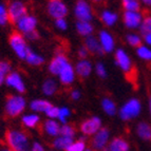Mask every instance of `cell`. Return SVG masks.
Returning a JSON list of instances; mask_svg holds the SVG:
<instances>
[{
    "label": "cell",
    "instance_id": "cell-1",
    "mask_svg": "<svg viewBox=\"0 0 151 151\" xmlns=\"http://www.w3.org/2000/svg\"><path fill=\"white\" fill-rule=\"evenodd\" d=\"M5 142L13 151H30V141L28 135L20 130H10L5 133Z\"/></svg>",
    "mask_w": 151,
    "mask_h": 151
},
{
    "label": "cell",
    "instance_id": "cell-2",
    "mask_svg": "<svg viewBox=\"0 0 151 151\" xmlns=\"http://www.w3.org/2000/svg\"><path fill=\"white\" fill-rule=\"evenodd\" d=\"M25 106L27 101L21 95H11L6 98L5 114L10 117H16L24 111Z\"/></svg>",
    "mask_w": 151,
    "mask_h": 151
},
{
    "label": "cell",
    "instance_id": "cell-3",
    "mask_svg": "<svg viewBox=\"0 0 151 151\" xmlns=\"http://www.w3.org/2000/svg\"><path fill=\"white\" fill-rule=\"evenodd\" d=\"M142 111V104L137 98H130L119 109V117L123 121H131L139 115Z\"/></svg>",
    "mask_w": 151,
    "mask_h": 151
},
{
    "label": "cell",
    "instance_id": "cell-4",
    "mask_svg": "<svg viewBox=\"0 0 151 151\" xmlns=\"http://www.w3.org/2000/svg\"><path fill=\"white\" fill-rule=\"evenodd\" d=\"M10 45L12 50L14 51V53L18 56V58L25 59L29 51H30V48L21 33L14 32L10 36Z\"/></svg>",
    "mask_w": 151,
    "mask_h": 151
},
{
    "label": "cell",
    "instance_id": "cell-5",
    "mask_svg": "<svg viewBox=\"0 0 151 151\" xmlns=\"http://www.w3.org/2000/svg\"><path fill=\"white\" fill-rule=\"evenodd\" d=\"M115 63L116 65L123 71L125 74H131L134 72V68H133V63L131 60L130 56L127 53L126 51L123 50V49H117L115 51Z\"/></svg>",
    "mask_w": 151,
    "mask_h": 151
},
{
    "label": "cell",
    "instance_id": "cell-6",
    "mask_svg": "<svg viewBox=\"0 0 151 151\" xmlns=\"http://www.w3.org/2000/svg\"><path fill=\"white\" fill-rule=\"evenodd\" d=\"M48 14L54 19L65 18L68 14V8L63 0H48L47 3Z\"/></svg>",
    "mask_w": 151,
    "mask_h": 151
},
{
    "label": "cell",
    "instance_id": "cell-7",
    "mask_svg": "<svg viewBox=\"0 0 151 151\" xmlns=\"http://www.w3.org/2000/svg\"><path fill=\"white\" fill-rule=\"evenodd\" d=\"M8 12L10 21L13 23H16L18 20H20L23 16L28 14V9L22 1L16 0V1H12L8 5Z\"/></svg>",
    "mask_w": 151,
    "mask_h": 151
},
{
    "label": "cell",
    "instance_id": "cell-8",
    "mask_svg": "<svg viewBox=\"0 0 151 151\" xmlns=\"http://www.w3.org/2000/svg\"><path fill=\"white\" fill-rule=\"evenodd\" d=\"M74 14L78 21H91L93 18V12L91 5L86 0H78L74 8Z\"/></svg>",
    "mask_w": 151,
    "mask_h": 151
},
{
    "label": "cell",
    "instance_id": "cell-9",
    "mask_svg": "<svg viewBox=\"0 0 151 151\" xmlns=\"http://www.w3.org/2000/svg\"><path fill=\"white\" fill-rule=\"evenodd\" d=\"M109 137H110V132L107 128H101L95 133L91 139V146L95 151H103L108 147Z\"/></svg>",
    "mask_w": 151,
    "mask_h": 151
},
{
    "label": "cell",
    "instance_id": "cell-10",
    "mask_svg": "<svg viewBox=\"0 0 151 151\" xmlns=\"http://www.w3.org/2000/svg\"><path fill=\"white\" fill-rule=\"evenodd\" d=\"M143 19L144 15L141 13V11H139V12H124L123 14L124 25L129 30L139 29Z\"/></svg>",
    "mask_w": 151,
    "mask_h": 151
},
{
    "label": "cell",
    "instance_id": "cell-11",
    "mask_svg": "<svg viewBox=\"0 0 151 151\" xmlns=\"http://www.w3.org/2000/svg\"><path fill=\"white\" fill-rule=\"evenodd\" d=\"M17 25V30L21 34H29V33L36 31V27H37V18L34 15H30L27 14L25 16H23L20 20H18L16 22Z\"/></svg>",
    "mask_w": 151,
    "mask_h": 151
},
{
    "label": "cell",
    "instance_id": "cell-12",
    "mask_svg": "<svg viewBox=\"0 0 151 151\" xmlns=\"http://www.w3.org/2000/svg\"><path fill=\"white\" fill-rule=\"evenodd\" d=\"M101 129V121L97 116H93L81 124V131L85 135H94Z\"/></svg>",
    "mask_w": 151,
    "mask_h": 151
},
{
    "label": "cell",
    "instance_id": "cell-13",
    "mask_svg": "<svg viewBox=\"0 0 151 151\" xmlns=\"http://www.w3.org/2000/svg\"><path fill=\"white\" fill-rule=\"evenodd\" d=\"M5 85L18 93H23L25 91V83L18 72H11L5 77Z\"/></svg>",
    "mask_w": 151,
    "mask_h": 151
},
{
    "label": "cell",
    "instance_id": "cell-14",
    "mask_svg": "<svg viewBox=\"0 0 151 151\" xmlns=\"http://www.w3.org/2000/svg\"><path fill=\"white\" fill-rule=\"evenodd\" d=\"M97 38L104 53H111L115 50V39L112 36V34H110L108 31H101Z\"/></svg>",
    "mask_w": 151,
    "mask_h": 151
},
{
    "label": "cell",
    "instance_id": "cell-15",
    "mask_svg": "<svg viewBox=\"0 0 151 151\" xmlns=\"http://www.w3.org/2000/svg\"><path fill=\"white\" fill-rule=\"evenodd\" d=\"M69 63L68 57L63 53H58L52 58L50 65H49V71L52 75H57L60 73V71Z\"/></svg>",
    "mask_w": 151,
    "mask_h": 151
},
{
    "label": "cell",
    "instance_id": "cell-16",
    "mask_svg": "<svg viewBox=\"0 0 151 151\" xmlns=\"http://www.w3.org/2000/svg\"><path fill=\"white\" fill-rule=\"evenodd\" d=\"M75 69L70 63L65 65V68L60 71V73L58 74L59 81L63 85L65 86H69L71 83H73V81H75Z\"/></svg>",
    "mask_w": 151,
    "mask_h": 151
},
{
    "label": "cell",
    "instance_id": "cell-17",
    "mask_svg": "<svg viewBox=\"0 0 151 151\" xmlns=\"http://www.w3.org/2000/svg\"><path fill=\"white\" fill-rule=\"evenodd\" d=\"M92 72V63L88 59H81L75 65V73L78 77L87 78Z\"/></svg>",
    "mask_w": 151,
    "mask_h": 151
},
{
    "label": "cell",
    "instance_id": "cell-18",
    "mask_svg": "<svg viewBox=\"0 0 151 151\" xmlns=\"http://www.w3.org/2000/svg\"><path fill=\"white\" fill-rule=\"evenodd\" d=\"M85 47L88 49V51L92 54H96V55H101L104 54V51L101 49L98 38L94 37V36H89L86 37V41H85Z\"/></svg>",
    "mask_w": 151,
    "mask_h": 151
},
{
    "label": "cell",
    "instance_id": "cell-19",
    "mask_svg": "<svg viewBox=\"0 0 151 151\" xmlns=\"http://www.w3.org/2000/svg\"><path fill=\"white\" fill-rule=\"evenodd\" d=\"M136 134L143 141H151V125L147 122H139L136 126Z\"/></svg>",
    "mask_w": 151,
    "mask_h": 151
},
{
    "label": "cell",
    "instance_id": "cell-20",
    "mask_svg": "<svg viewBox=\"0 0 151 151\" xmlns=\"http://www.w3.org/2000/svg\"><path fill=\"white\" fill-rule=\"evenodd\" d=\"M61 126L54 119H47L43 123V130L48 135L50 136H58L60 135Z\"/></svg>",
    "mask_w": 151,
    "mask_h": 151
},
{
    "label": "cell",
    "instance_id": "cell-21",
    "mask_svg": "<svg viewBox=\"0 0 151 151\" xmlns=\"http://www.w3.org/2000/svg\"><path fill=\"white\" fill-rule=\"evenodd\" d=\"M108 151H129V144L124 137H114L108 145Z\"/></svg>",
    "mask_w": 151,
    "mask_h": 151
},
{
    "label": "cell",
    "instance_id": "cell-22",
    "mask_svg": "<svg viewBox=\"0 0 151 151\" xmlns=\"http://www.w3.org/2000/svg\"><path fill=\"white\" fill-rule=\"evenodd\" d=\"M76 30H77V33L81 36L89 37V36L92 35V33L94 31V27L91 23V21H77Z\"/></svg>",
    "mask_w": 151,
    "mask_h": 151
},
{
    "label": "cell",
    "instance_id": "cell-23",
    "mask_svg": "<svg viewBox=\"0 0 151 151\" xmlns=\"http://www.w3.org/2000/svg\"><path fill=\"white\" fill-rule=\"evenodd\" d=\"M58 89L57 86V81L53 78H48L45 79L42 83V87H41V90H42L43 94L47 96H52L56 93V91Z\"/></svg>",
    "mask_w": 151,
    "mask_h": 151
},
{
    "label": "cell",
    "instance_id": "cell-24",
    "mask_svg": "<svg viewBox=\"0 0 151 151\" xmlns=\"http://www.w3.org/2000/svg\"><path fill=\"white\" fill-rule=\"evenodd\" d=\"M101 19L104 22V24H106L107 27H113L117 20H119V16L117 14L110 10H105L101 14Z\"/></svg>",
    "mask_w": 151,
    "mask_h": 151
},
{
    "label": "cell",
    "instance_id": "cell-25",
    "mask_svg": "<svg viewBox=\"0 0 151 151\" xmlns=\"http://www.w3.org/2000/svg\"><path fill=\"white\" fill-rule=\"evenodd\" d=\"M51 106L52 104L45 99H35L30 104V108L34 112H43V113H45Z\"/></svg>",
    "mask_w": 151,
    "mask_h": 151
},
{
    "label": "cell",
    "instance_id": "cell-26",
    "mask_svg": "<svg viewBox=\"0 0 151 151\" xmlns=\"http://www.w3.org/2000/svg\"><path fill=\"white\" fill-rule=\"evenodd\" d=\"M73 139L71 137H67V136H57L53 142V147L55 149H58V150H67L69 148L71 144L73 143Z\"/></svg>",
    "mask_w": 151,
    "mask_h": 151
},
{
    "label": "cell",
    "instance_id": "cell-27",
    "mask_svg": "<svg viewBox=\"0 0 151 151\" xmlns=\"http://www.w3.org/2000/svg\"><path fill=\"white\" fill-rule=\"evenodd\" d=\"M24 60L27 61L29 65L37 67V65H40L45 63V58H43L41 55H39V54H37L36 52H34V51L30 50Z\"/></svg>",
    "mask_w": 151,
    "mask_h": 151
},
{
    "label": "cell",
    "instance_id": "cell-28",
    "mask_svg": "<svg viewBox=\"0 0 151 151\" xmlns=\"http://www.w3.org/2000/svg\"><path fill=\"white\" fill-rule=\"evenodd\" d=\"M21 121H22L23 126L28 127V128H36L40 122V119L36 113H31L23 116Z\"/></svg>",
    "mask_w": 151,
    "mask_h": 151
},
{
    "label": "cell",
    "instance_id": "cell-29",
    "mask_svg": "<svg viewBox=\"0 0 151 151\" xmlns=\"http://www.w3.org/2000/svg\"><path fill=\"white\" fill-rule=\"evenodd\" d=\"M101 107H103V110L105 111V113L108 114L110 116H113L116 114V105L111 98H104L103 101H101Z\"/></svg>",
    "mask_w": 151,
    "mask_h": 151
},
{
    "label": "cell",
    "instance_id": "cell-30",
    "mask_svg": "<svg viewBox=\"0 0 151 151\" xmlns=\"http://www.w3.org/2000/svg\"><path fill=\"white\" fill-rule=\"evenodd\" d=\"M124 12H139L141 11L139 0H122Z\"/></svg>",
    "mask_w": 151,
    "mask_h": 151
},
{
    "label": "cell",
    "instance_id": "cell-31",
    "mask_svg": "<svg viewBox=\"0 0 151 151\" xmlns=\"http://www.w3.org/2000/svg\"><path fill=\"white\" fill-rule=\"evenodd\" d=\"M136 55L142 60L151 63V47L147 45H142L136 49Z\"/></svg>",
    "mask_w": 151,
    "mask_h": 151
},
{
    "label": "cell",
    "instance_id": "cell-32",
    "mask_svg": "<svg viewBox=\"0 0 151 151\" xmlns=\"http://www.w3.org/2000/svg\"><path fill=\"white\" fill-rule=\"evenodd\" d=\"M126 41L130 47L135 48V49H137L139 45H143V38H142L141 35L136 34V33L128 34V35L126 36Z\"/></svg>",
    "mask_w": 151,
    "mask_h": 151
},
{
    "label": "cell",
    "instance_id": "cell-33",
    "mask_svg": "<svg viewBox=\"0 0 151 151\" xmlns=\"http://www.w3.org/2000/svg\"><path fill=\"white\" fill-rule=\"evenodd\" d=\"M139 33L141 35L144 36L146 35L147 33L151 32V15H148L146 17H144L143 21H142V24L139 27Z\"/></svg>",
    "mask_w": 151,
    "mask_h": 151
},
{
    "label": "cell",
    "instance_id": "cell-34",
    "mask_svg": "<svg viewBox=\"0 0 151 151\" xmlns=\"http://www.w3.org/2000/svg\"><path fill=\"white\" fill-rule=\"evenodd\" d=\"M9 21H10V17H9L8 6H5L2 2H0V25L3 27Z\"/></svg>",
    "mask_w": 151,
    "mask_h": 151
},
{
    "label": "cell",
    "instance_id": "cell-35",
    "mask_svg": "<svg viewBox=\"0 0 151 151\" xmlns=\"http://www.w3.org/2000/svg\"><path fill=\"white\" fill-rule=\"evenodd\" d=\"M76 131L75 128L72 127L71 125H68V124H63L60 128V135L63 136H67V137H71L73 139L74 135H75Z\"/></svg>",
    "mask_w": 151,
    "mask_h": 151
},
{
    "label": "cell",
    "instance_id": "cell-36",
    "mask_svg": "<svg viewBox=\"0 0 151 151\" xmlns=\"http://www.w3.org/2000/svg\"><path fill=\"white\" fill-rule=\"evenodd\" d=\"M85 150H86V143H85V139H78V141L73 142L65 151H85Z\"/></svg>",
    "mask_w": 151,
    "mask_h": 151
},
{
    "label": "cell",
    "instance_id": "cell-37",
    "mask_svg": "<svg viewBox=\"0 0 151 151\" xmlns=\"http://www.w3.org/2000/svg\"><path fill=\"white\" fill-rule=\"evenodd\" d=\"M71 114V111L69 108H67V107H63V108H59V113H58V121L60 122V123L63 124H67V119H68V117L70 116Z\"/></svg>",
    "mask_w": 151,
    "mask_h": 151
},
{
    "label": "cell",
    "instance_id": "cell-38",
    "mask_svg": "<svg viewBox=\"0 0 151 151\" xmlns=\"http://www.w3.org/2000/svg\"><path fill=\"white\" fill-rule=\"evenodd\" d=\"M11 69H12V67H11L10 63L5 60H0V74H2L4 76L9 75L12 72Z\"/></svg>",
    "mask_w": 151,
    "mask_h": 151
},
{
    "label": "cell",
    "instance_id": "cell-39",
    "mask_svg": "<svg viewBox=\"0 0 151 151\" xmlns=\"http://www.w3.org/2000/svg\"><path fill=\"white\" fill-rule=\"evenodd\" d=\"M95 72L98 75V77L101 78H106L107 77V70L106 67L103 63H97L95 65Z\"/></svg>",
    "mask_w": 151,
    "mask_h": 151
},
{
    "label": "cell",
    "instance_id": "cell-40",
    "mask_svg": "<svg viewBox=\"0 0 151 151\" xmlns=\"http://www.w3.org/2000/svg\"><path fill=\"white\" fill-rule=\"evenodd\" d=\"M58 113H59V108L52 105V106L47 110V112H45V114L48 116V117H50L51 119H54L58 117Z\"/></svg>",
    "mask_w": 151,
    "mask_h": 151
},
{
    "label": "cell",
    "instance_id": "cell-41",
    "mask_svg": "<svg viewBox=\"0 0 151 151\" xmlns=\"http://www.w3.org/2000/svg\"><path fill=\"white\" fill-rule=\"evenodd\" d=\"M55 25L56 28L59 29L61 31H65L68 29V22L65 18H59V19H56L55 20Z\"/></svg>",
    "mask_w": 151,
    "mask_h": 151
},
{
    "label": "cell",
    "instance_id": "cell-42",
    "mask_svg": "<svg viewBox=\"0 0 151 151\" xmlns=\"http://www.w3.org/2000/svg\"><path fill=\"white\" fill-rule=\"evenodd\" d=\"M77 53H78V56H79L81 59H86V58L88 57V55H89V53H90V52H89L88 49L85 47V45H81V48L78 49Z\"/></svg>",
    "mask_w": 151,
    "mask_h": 151
},
{
    "label": "cell",
    "instance_id": "cell-43",
    "mask_svg": "<svg viewBox=\"0 0 151 151\" xmlns=\"http://www.w3.org/2000/svg\"><path fill=\"white\" fill-rule=\"evenodd\" d=\"M25 38L29 39V40H36V39L39 38V34L37 33V31H33V32L27 34V35H25Z\"/></svg>",
    "mask_w": 151,
    "mask_h": 151
},
{
    "label": "cell",
    "instance_id": "cell-44",
    "mask_svg": "<svg viewBox=\"0 0 151 151\" xmlns=\"http://www.w3.org/2000/svg\"><path fill=\"white\" fill-rule=\"evenodd\" d=\"M30 151H45V148H43L42 145H40L39 143L35 142V143L33 144V146L31 147Z\"/></svg>",
    "mask_w": 151,
    "mask_h": 151
},
{
    "label": "cell",
    "instance_id": "cell-45",
    "mask_svg": "<svg viewBox=\"0 0 151 151\" xmlns=\"http://www.w3.org/2000/svg\"><path fill=\"white\" fill-rule=\"evenodd\" d=\"M81 97V92H79V90H73L71 92V98H72L73 101H78Z\"/></svg>",
    "mask_w": 151,
    "mask_h": 151
},
{
    "label": "cell",
    "instance_id": "cell-46",
    "mask_svg": "<svg viewBox=\"0 0 151 151\" xmlns=\"http://www.w3.org/2000/svg\"><path fill=\"white\" fill-rule=\"evenodd\" d=\"M143 40H144V42H145V45L151 47V32L147 33L146 35L143 36Z\"/></svg>",
    "mask_w": 151,
    "mask_h": 151
},
{
    "label": "cell",
    "instance_id": "cell-47",
    "mask_svg": "<svg viewBox=\"0 0 151 151\" xmlns=\"http://www.w3.org/2000/svg\"><path fill=\"white\" fill-rule=\"evenodd\" d=\"M141 1L143 2V4H145L146 6L151 8V0H141Z\"/></svg>",
    "mask_w": 151,
    "mask_h": 151
},
{
    "label": "cell",
    "instance_id": "cell-48",
    "mask_svg": "<svg viewBox=\"0 0 151 151\" xmlns=\"http://www.w3.org/2000/svg\"><path fill=\"white\" fill-rule=\"evenodd\" d=\"M5 77H6V76L2 75V74H0V87L2 86L3 83H5Z\"/></svg>",
    "mask_w": 151,
    "mask_h": 151
},
{
    "label": "cell",
    "instance_id": "cell-49",
    "mask_svg": "<svg viewBox=\"0 0 151 151\" xmlns=\"http://www.w3.org/2000/svg\"><path fill=\"white\" fill-rule=\"evenodd\" d=\"M148 108H149V113H150V116H151V95H149V98H148Z\"/></svg>",
    "mask_w": 151,
    "mask_h": 151
},
{
    "label": "cell",
    "instance_id": "cell-50",
    "mask_svg": "<svg viewBox=\"0 0 151 151\" xmlns=\"http://www.w3.org/2000/svg\"><path fill=\"white\" fill-rule=\"evenodd\" d=\"M0 151H13L11 148H9V147H5V148H2Z\"/></svg>",
    "mask_w": 151,
    "mask_h": 151
},
{
    "label": "cell",
    "instance_id": "cell-51",
    "mask_svg": "<svg viewBox=\"0 0 151 151\" xmlns=\"http://www.w3.org/2000/svg\"><path fill=\"white\" fill-rule=\"evenodd\" d=\"M85 151H95V150H94V149H86Z\"/></svg>",
    "mask_w": 151,
    "mask_h": 151
},
{
    "label": "cell",
    "instance_id": "cell-52",
    "mask_svg": "<svg viewBox=\"0 0 151 151\" xmlns=\"http://www.w3.org/2000/svg\"><path fill=\"white\" fill-rule=\"evenodd\" d=\"M92 1H95V2H99V1H101V0H92Z\"/></svg>",
    "mask_w": 151,
    "mask_h": 151
}]
</instances>
